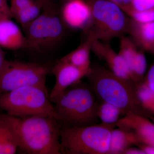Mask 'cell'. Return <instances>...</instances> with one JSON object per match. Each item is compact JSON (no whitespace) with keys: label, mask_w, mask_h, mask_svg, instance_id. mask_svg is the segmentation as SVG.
I'll use <instances>...</instances> for the list:
<instances>
[{"label":"cell","mask_w":154,"mask_h":154,"mask_svg":"<svg viewBox=\"0 0 154 154\" xmlns=\"http://www.w3.org/2000/svg\"><path fill=\"white\" fill-rule=\"evenodd\" d=\"M144 82L152 91H154V64L149 69Z\"/></svg>","instance_id":"484cf974"},{"label":"cell","mask_w":154,"mask_h":154,"mask_svg":"<svg viewBox=\"0 0 154 154\" xmlns=\"http://www.w3.org/2000/svg\"><path fill=\"white\" fill-rule=\"evenodd\" d=\"M98 114L99 120L102 123L115 126L116 123L120 119V115H122L118 107L105 102L100 103Z\"/></svg>","instance_id":"ffe728a7"},{"label":"cell","mask_w":154,"mask_h":154,"mask_svg":"<svg viewBox=\"0 0 154 154\" xmlns=\"http://www.w3.org/2000/svg\"><path fill=\"white\" fill-rule=\"evenodd\" d=\"M0 121L14 135L18 151L28 154H62V124L56 119L43 116L21 118L0 112Z\"/></svg>","instance_id":"6da1fadb"},{"label":"cell","mask_w":154,"mask_h":154,"mask_svg":"<svg viewBox=\"0 0 154 154\" xmlns=\"http://www.w3.org/2000/svg\"><path fill=\"white\" fill-rule=\"evenodd\" d=\"M65 25L74 29L85 30L90 24L91 12L88 2L84 0H69L60 10Z\"/></svg>","instance_id":"30bf717a"},{"label":"cell","mask_w":154,"mask_h":154,"mask_svg":"<svg viewBox=\"0 0 154 154\" xmlns=\"http://www.w3.org/2000/svg\"><path fill=\"white\" fill-rule=\"evenodd\" d=\"M132 30L137 42L145 50L154 54V22L137 23Z\"/></svg>","instance_id":"e0dca14e"},{"label":"cell","mask_w":154,"mask_h":154,"mask_svg":"<svg viewBox=\"0 0 154 154\" xmlns=\"http://www.w3.org/2000/svg\"><path fill=\"white\" fill-rule=\"evenodd\" d=\"M91 49V38L88 39L77 48L59 60L68 63L87 72L91 69L90 51Z\"/></svg>","instance_id":"2e32d148"},{"label":"cell","mask_w":154,"mask_h":154,"mask_svg":"<svg viewBox=\"0 0 154 154\" xmlns=\"http://www.w3.org/2000/svg\"><path fill=\"white\" fill-rule=\"evenodd\" d=\"M7 61L5 53L2 48L0 46V74L2 72Z\"/></svg>","instance_id":"83f0119b"},{"label":"cell","mask_w":154,"mask_h":154,"mask_svg":"<svg viewBox=\"0 0 154 154\" xmlns=\"http://www.w3.org/2000/svg\"><path fill=\"white\" fill-rule=\"evenodd\" d=\"M122 154H146L140 149L132 148H128Z\"/></svg>","instance_id":"f1b7e54d"},{"label":"cell","mask_w":154,"mask_h":154,"mask_svg":"<svg viewBox=\"0 0 154 154\" xmlns=\"http://www.w3.org/2000/svg\"><path fill=\"white\" fill-rule=\"evenodd\" d=\"M8 0H0V19L4 18H13Z\"/></svg>","instance_id":"d4e9b609"},{"label":"cell","mask_w":154,"mask_h":154,"mask_svg":"<svg viewBox=\"0 0 154 154\" xmlns=\"http://www.w3.org/2000/svg\"><path fill=\"white\" fill-rule=\"evenodd\" d=\"M136 92L143 107L146 111L154 114V91L150 89L143 82L137 85Z\"/></svg>","instance_id":"44dd1931"},{"label":"cell","mask_w":154,"mask_h":154,"mask_svg":"<svg viewBox=\"0 0 154 154\" xmlns=\"http://www.w3.org/2000/svg\"><path fill=\"white\" fill-rule=\"evenodd\" d=\"M124 10L137 23L145 24L154 22V8L143 11H135L129 9Z\"/></svg>","instance_id":"7402d4cb"},{"label":"cell","mask_w":154,"mask_h":154,"mask_svg":"<svg viewBox=\"0 0 154 154\" xmlns=\"http://www.w3.org/2000/svg\"><path fill=\"white\" fill-rule=\"evenodd\" d=\"M114 126L103 123L84 127L62 125L60 137L62 153L109 154L111 131Z\"/></svg>","instance_id":"5b68a950"},{"label":"cell","mask_w":154,"mask_h":154,"mask_svg":"<svg viewBox=\"0 0 154 154\" xmlns=\"http://www.w3.org/2000/svg\"><path fill=\"white\" fill-rule=\"evenodd\" d=\"M86 76L100 103L107 102L114 105L122 115L133 113L144 115L146 110L138 98L137 85L134 83L116 76L102 67H91Z\"/></svg>","instance_id":"7a4b0ae2"},{"label":"cell","mask_w":154,"mask_h":154,"mask_svg":"<svg viewBox=\"0 0 154 154\" xmlns=\"http://www.w3.org/2000/svg\"><path fill=\"white\" fill-rule=\"evenodd\" d=\"M140 143L134 133L118 127L111 130L109 154H122L127 149L134 145Z\"/></svg>","instance_id":"9a60e30c"},{"label":"cell","mask_w":154,"mask_h":154,"mask_svg":"<svg viewBox=\"0 0 154 154\" xmlns=\"http://www.w3.org/2000/svg\"><path fill=\"white\" fill-rule=\"evenodd\" d=\"M154 8V0H132L129 7L125 9H129L135 11H143Z\"/></svg>","instance_id":"603a6c76"},{"label":"cell","mask_w":154,"mask_h":154,"mask_svg":"<svg viewBox=\"0 0 154 154\" xmlns=\"http://www.w3.org/2000/svg\"><path fill=\"white\" fill-rule=\"evenodd\" d=\"M54 103L63 125L84 127L99 122L100 103L89 84L81 80L64 91Z\"/></svg>","instance_id":"3957f363"},{"label":"cell","mask_w":154,"mask_h":154,"mask_svg":"<svg viewBox=\"0 0 154 154\" xmlns=\"http://www.w3.org/2000/svg\"><path fill=\"white\" fill-rule=\"evenodd\" d=\"M109 1L118 5L121 8V9H124L130 5L132 0H109Z\"/></svg>","instance_id":"4316f807"},{"label":"cell","mask_w":154,"mask_h":154,"mask_svg":"<svg viewBox=\"0 0 154 154\" xmlns=\"http://www.w3.org/2000/svg\"><path fill=\"white\" fill-rule=\"evenodd\" d=\"M52 1H63V2H66V1H69V0H52Z\"/></svg>","instance_id":"f546056e"},{"label":"cell","mask_w":154,"mask_h":154,"mask_svg":"<svg viewBox=\"0 0 154 154\" xmlns=\"http://www.w3.org/2000/svg\"><path fill=\"white\" fill-rule=\"evenodd\" d=\"M91 12L89 35L98 39H109L123 33L127 21L121 8L109 0H88Z\"/></svg>","instance_id":"52a82bcc"},{"label":"cell","mask_w":154,"mask_h":154,"mask_svg":"<svg viewBox=\"0 0 154 154\" xmlns=\"http://www.w3.org/2000/svg\"><path fill=\"white\" fill-rule=\"evenodd\" d=\"M51 72L56 78L55 85L49 94L50 99L54 103L64 91L86 76L88 72L58 60L52 66Z\"/></svg>","instance_id":"9c48e42d"},{"label":"cell","mask_w":154,"mask_h":154,"mask_svg":"<svg viewBox=\"0 0 154 154\" xmlns=\"http://www.w3.org/2000/svg\"><path fill=\"white\" fill-rule=\"evenodd\" d=\"M115 125L134 133L140 143L154 146V124L144 116L128 113L120 119Z\"/></svg>","instance_id":"7c38bea8"},{"label":"cell","mask_w":154,"mask_h":154,"mask_svg":"<svg viewBox=\"0 0 154 154\" xmlns=\"http://www.w3.org/2000/svg\"><path fill=\"white\" fill-rule=\"evenodd\" d=\"M91 37V49L106 62L110 71L116 76L133 82L128 66L122 57L116 53L108 45L102 44L97 39Z\"/></svg>","instance_id":"4fadbf2b"},{"label":"cell","mask_w":154,"mask_h":154,"mask_svg":"<svg viewBox=\"0 0 154 154\" xmlns=\"http://www.w3.org/2000/svg\"><path fill=\"white\" fill-rule=\"evenodd\" d=\"M18 143L8 127L0 121V154H14L18 151Z\"/></svg>","instance_id":"d6986e66"},{"label":"cell","mask_w":154,"mask_h":154,"mask_svg":"<svg viewBox=\"0 0 154 154\" xmlns=\"http://www.w3.org/2000/svg\"><path fill=\"white\" fill-rule=\"evenodd\" d=\"M10 9L13 17L19 11L30 5L34 0H11Z\"/></svg>","instance_id":"cb8c5ba5"},{"label":"cell","mask_w":154,"mask_h":154,"mask_svg":"<svg viewBox=\"0 0 154 154\" xmlns=\"http://www.w3.org/2000/svg\"><path fill=\"white\" fill-rule=\"evenodd\" d=\"M0 111L21 118L43 116L54 117L60 121L50 99L47 88L38 86H24L1 93Z\"/></svg>","instance_id":"277c9868"},{"label":"cell","mask_w":154,"mask_h":154,"mask_svg":"<svg viewBox=\"0 0 154 154\" xmlns=\"http://www.w3.org/2000/svg\"><path fill=\"white\" fill-rule=\"evenodd\" d=\"M65 26L60 10L53 1L48 0L39 16L23 28L29 49L38 52L51 50L63 38Z\"/></svg>","instance_id":"8992f818"},{"label":"cell","mask_w":154,"mask_h":154,"mask_svg":"<svg viewBox=\"0 0 154 154\" xmlns=\"http://www.w3.org/2000/svg\"><path fill=\"white\" fill-rule=\"evenodd\" d=\"M52 66L45 64L7 60L0 74V94L26 86L47 88L46 80Z\"/></svg>","instance_id":"ba28073f"},{"label":"cell","mask_w":154,"mask_h":154,"mask_svg":"<svg viewBox=\"0 0 154 154\" xmlns=\"http://www.w3.org/2000/svg\"><path fill=\"white\" fill-rule=\"evenodd\" d=\"M48 1L34 0L30 5L14 14L13 18L19 22L22 28H25L41 14Z\"/></svg>","instance_id":"ac0fdd59"},{"label":"cell","mask_w":154,"mask_h":154,"mask_svg":"<svg viewBox=\"0 0 154 154\" xmlns=\"http://www.w3.org/2000/svg\"><path fill=\"white\" fill-rule=\"evenodd\" d=\"M11 19L6 18L0 19V46L11 50L29 49L25 34Z\"/></svg>","instance_id":"5bb4252c"},{"label":"cell","mask_w":154,"mask_h":154,"mask_svg":"<svg viewBox=\"0 0 154 154\" xmlns=\"http://www.w3.org/2000/svg\"><path fill=\"white\" fill-rule=\"evenodd\" d=\"M119 54L126 62L133 82L137 85L140 84L147 67L146 60L143 52L138 51L129 39L123 38Z\"/></svg>","instance_id":"8fae6325"}]
</instances>
